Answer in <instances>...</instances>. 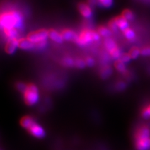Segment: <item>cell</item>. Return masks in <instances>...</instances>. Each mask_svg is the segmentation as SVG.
Instances as JSON below:
<instances>
[{
	"label": "cell",
	"mask_w": 150,
	"mask_h": 150,
	"mask_svg": "<svg viewBox=\"0 0 150 150\" xmlns=\"http://www.w3.org/2000/svg\"><path fill=\"white\" fill-rule=\"evenodd\" d=\"M18 39L17 38L8 39L4 46V51L8 54H12L15 52L18 46Z\"/></svg>",
	"instance_id": "obj_7"
},
{
	"label": "cell",
	"mask_w": 150,
	"mask_h": 150,
	"mask_svg": "<svg viewBox=\"0 0 150 150\" xmlns=\"http://www.w3.org/2000/svg\"><path fill=\"white\" fill-rule=\"evenodd\" d=\"M112 73V69L109 66L105 65L100 70V76L103 79L108 78Z\"/></svg>",
	"instance_id": "obj_17"
},
{
	"label": "cell",
	"mask_w": 150,
	"mask_h": 150,
	"mask_svg": "<svg viewBox=\"0 0 150 150\" xmlns=\"http://www.w3.org/2000/svg\"><path fill=\"white\" fill-rule=\"evenodd\" d=\"M62 64L66 67H74V59L69 56H65L62 59Z\"/></svg>",
	"instance_id": "obj_20"
},
{
	"label": "cell",
	"mask_w": 150,
	"mask_h": 150,
	"mask_svg": "<svg viewBox=\"0 0 150 150\" xmlns=\"http://www.w3.org/2000/svg\"><path fill=\"white\" fill-rule=\"evenodd\" d=\"M26 38L35 44L41 41L47 40L48 38V31L45 29H40L31 31L28 34Z\"/></svg>",
	"instance_id": "obj_5"
},
{
	"label": "cell",
	"mask_w": 150,
	"mask_h": 150,
	"mask_svg": "<svg viewBox=\"0 0 150 150\" xmlns=\"http://www.w3.org/2000/svg\"><path fill=\"white\" fill-rule=\"evenodd\" d=\"M123 35L124 36L126 37V39H128V40H132L133 39H134L135 38V33L134 31L131 29L130 28H128L125 29L124 31H123Z\"/></svg>",
	"instance_id": "obj_21"
},
{
	"label": "cell",
	"mask_w": 150,
	"mask_h": 150,
	"mask_svg": "<svg viewBox=\"0 0 150 150\" xmlns=\"http://www.w3.org/2000/svg\"><path fill=\"white\" fill-rule=\"evenodd\" d=\"M141 54L143 56H150V47H146L141 50Z\"/></svg>",
	"instance_id": "obj_32"
},
{
	"label": "cell",
	"mask_w": 150,
	"mask_h": 150,
	"mask_svg": "<svg viewBox=\"0 0 150 150\" xmlns=\"http://www.w3.org/2000/svg\"><path fill=\"white\" fill-rule=\"evenodd\" d=\"M128 54H129L131 59H137L141 54V50L138 47L134 46L129 50Z\"/></svg>",
	"instance_id": "obj_22"
},
{
	"label": "cell",
	"mask_w": 150,
	"mask_h": 150,
	"mask_svg": "<svg viewBox=\"0 0 150 150\" xmlns=\"http://www.w3.org/2000/svg\"><path fill=\"white\" fill-rule=\"evenodd\" d=\"M96 31L98 32V33L100 35V36L104 37L105 38H110L112 33L108 28L103 25H100L98 26L97 28Z\"/></svg>",
	"instance_id": "obj_16"
},
{
	"label": "cell",
	"mask_w": 150,
	"mask_h": 150,
	"mask_svg": "<svg viewBox=\"0 0 150 150\" xmlns=\"http://www.w3.org/2000/svg\"><path fill=\"white\" fill-rule=\"evenodd\" d=\"M47 45V40H44L35 44V48L38 50H42L45 48Z\"/></svg>",
	"instance_id": "obj_28"
},
{
	"label": "cell",
	"mask_w": 150,
	"mask_h": 150,
	"mask_svg": "<svg viewBox=\"0 0 150 150\" xmlns=\"http://www.w3.org/2000/svg\"><path fill=\"white\" fill-rule=\"evenodd\" d=\"M61 34L62 35L63 40L65 41H71L76 42L78 36V35L73 30L68 29V28L64 29L61 32Z\"/></svg>",
	"instance_id": "obj_10"
},
{
	"label": "cell",
	"mask_w": 150,
	"mask_h": 150,
	"mask_svg": "<svg viewBox=\"0 0 150 150\" xmlns=\"http://www.w3.org/2000/svg\"><path fill=\"white\" fill-rule=\"evenodd\" d=\"M3 31L6 36L8 38V39L16 38L18 35V29H16V28H8V29L3 30Z\"/></svg>",
	"instance_id": "obj_18"
},
{
	"label": "cell",
	"mask_w": 150,
	"mask_h": 150,
	"mask_svg": "<svg viewBox=\"0 0 150 150\" xmlns=\"http://www.w3.org/2000/svg\"><path fill=\"white\" fill-rule=\"evenodd\" d=\"M84 61H85L86 66L88 67H93L94 64L95 63V60H94L93 58L90 57V56H87V57H86V58L84 59Z\"/></svg>",
	"instance_id": "obj_30"
},
{
	"label": "cell",
	"mask_w": 150,
	"mask_h": 150,
	"mask_svg": "<svg viewBox=\"0 0 150 150\" xmlns=\"http://www.w3.org/2000/svg\"><path fill=\"white\" fill-rule=\"evenodd\" d=\"M0 23L2 30L8 28H16L18 30L22 26L23 17L17 11H6L1 13Z\"/></svg>",
	"instance_id": "obj_1"
},
{
	"label": "cell",
	"mask_w": 150,
	"mask_h": 150,
	"mask_svg": "<svg viewBox=\"0 0 150 150\" xmlns=\"http://www.w3.org/2000/svg\"><path fill=\"white\" fill-rule=\"evenodd\" d=\"M135 147L137 150H148L150 148V138L135 140Z\"/></svg>",
	"instance_id": "obj_11"
},
{
	"label": "cell",
	"mask_w": 150,
	"mask_h": 150,
	"mask_svg": "<svg viewBox=\"0 0 150 150\" xmlns=\"http://www.w3.org/2000/svg\"><path fill=\"white\" fill-rule=\"evenodd\" d=\"M23 100L27 106H31L36 104L40 98L39 90L35 84H27L26 88L23 93Z\"/></svg>",
	"instance_id": "obj_2"
},
{
	"label": "cell",
	"mask_w": 150,
	"mask_h": 150,
	"mask_svg": "<svg viewBox=\"0 0 150 150\" xmlns=\"http://www.w3.org/2000/svg\"><path fill=\"white\" fill-rule=\"evenodd\" d=\"M142 116L144 119L150 118V105L143 110L142 111Z\"/></svg>",
	"instance_id": "obj_27"
},
{
	"label": "cell",
	"mask_w": 150,
	"mask_h": 150,
	"mask_svg": "<svg viewBox=\"0 0 150 150\" xmlns=\"http://www.w3.org/2000/svg\"><path fill=\"white\" fill-rule=\"evenodd\" d=\"M150 138V129L146 126H142L135 133V140Z\"/></svg>",
	"instance_id": "obj_9"
},
{
	"label": "cell",
	"mask_w": 150,
	"mask_h": 150,
	"mask_svg": "<svg viewBox=\"0 0 150 150\" xmlns=\"http://www.w3.org/2000/svg\"><path fill=\"white\" fill-rule=\"evenodd\" d=\"M35 120L33 118V117L31 116H23V117H21V118L20 120V125L22 128L26 129Z\"/></svg>",
	"instance_id": "obj_14"
},
{
	"label": "cell",
	"mask_w": 150,
	"mask_h": 150,
	"mask_svg": "<svg viewBox=\"0 0 150 150\" xmlns=\"http://www.w3.org/2000/svg\"><path fill=\"white\" fill-rule=\"evenodd\" d=\"M26 85H27V84H25L24 83H23V82H18L16 84V87L18 90L23 93V92H24V91L25 90L26 88Z\"/></svg>",
	"instance_id": "obj_31"
},
{
	"label": "cell",
	"mask_w": 150,
	"mask_h": 150,
	"mask_svg": "<svg viewBox=\"0 0 150 150\" xmlns=\"http://www.w3.org/2000/svg\"><path fill=\"white\" fill-rule=\"evenodd\" d=\"M108 28H109L111 32H116L117 30H118V27H117V25L116 24V22H115V18H112L111 20H110L108 23Z\"/></svg>",
	"instance_id": "obj_26"
},
{
	"label": "cell",
	"mask_w": 150,
	"mask_h": 150,
	"mask_svg": "<svg viewBox=\"0 0 150 150\" xmlns=\"http://www.w3.org/2000/svg\"><path fill=\"white\" fill-rule=\"evenodd\" d=\"M104 46L105 49L108 51V53L116 48L117 47H118L116 42L110 38H105L104 41Z\"/></svg>",
	"instance_id": "obj_15"
},
{
	"label": "cell",
	"mask_w": 150,
	"mask_h": 150,
	"mask_svg": "<svg viewBox=\"0 0 150 150\" xmlns=\"http://www.w3.org/2000/svg\"><path fill=\"white\" fill-rule=\"evenodd\" d=\"M115 20L117 27L122 31L128 28V20H126L122 15H119L115 17Z\"/></svg>",
	"instance_id": "obj_13"
},
{
	"label": "cell",
	"mask_w": 150,
	"mask_h": 150,
	"mask_svg": "<svg viewBox=\"0 0 150 150\" xmlns=\"http://www.w3.org/2000/svg\"><path fill=\"white\" fill-rule=\"evenodd\" d=\"M97 3L103 8H109L113 4V0H97Z\"/></svg>",
	"instance_id": "obj_24"
},
{
	"label": "cell",
	"mask_w": 150,
	"mask_h": 150,
	"mask_svg": "<svg viewBox=\"0 0 150 150\" xmlns=\"http://www.w3.org/2000/svg\"><path fill=\"white\" fill-rule=\"evenodd\" d=\"M114 66L115 69L118 71V72L120 73H123L126 71V66L125 63H123L122 61L120 59H116L115 63H114Z\"/></svg>",
	"instance_id": "obj_19"
},
{
	"label": "cell",
	"mask_w": 150,
	"mask_h": 150,
	"mask_svg": "<svg viewBox=\"0 0 150 150\" xmlns=\"http://www.w3.org/2000/svg\"><path fill=\"white\" fill-rule=\"evenodd\" d=\"M97 0H88V4L91 6H94L96 3Z\"/></svg>",
	"instance_id": "obj_33"
},
{
	"label": "cell",
	"mask_w": 150,
	"mask_h": 150,
	"mask_svg": "<svg viewBox=\"0 0 150 150\" xmlns=\"http://www.w3.org/2000/svg\"><path fill=\"white\" fill-rule=\"evenodd\" d=\"M18 48L23 50H31L35 48V43H33L27 38H21L18 39Z\"/></svg>",
	"instance_id": "obj_8"
},
{
	"label": "cell",
	"mask_w": 150,
	"mask_h": 150,
	"mask_svg": "<svg viewBox=\"0 0 150 150\" xmlns=\"http://www.w3.org/2000/svg\"><path fill=\"white\" fill-rule=\"evenodd\" d=\"M100 37L97 31L85 29L78 35L75 43L80 46H85L93 41H98L100 40Z\"/></svg>",
	"instance_id": "obj_3"
},
{
	"label": "cell",
	"mask_w": 150,
	"mask_h": 150,
	"mask_svg": "<svg viewBox=\"0 0 150 150\" xmlns=\"http://www.w3.org/2000/svg\"><path fill=\"white\" fill-rule=\"evenodd\" d=\"M78 10L84 18H90L93 15V11L91 6L88 3L80 2L78 4Z\"/></svg>",
	"instance_id": "obj_6"
},
{
	"label": "cell",
	"mask_w": 150,
	"mask_h": 150,
	"mask_svg": "<svg viewBox=\"0 0 150 150\" xmlns=\"http://www.w3.org/2000/svg\"><path fill=\"white\" fill-rule=\"evenodd\" d=\"M26 130L32 137L37 139H42L46 136V132L43 126L38 123L36 120L33 122Z\"/></svg>",
	"instance_id": "obj_4"
},
{
	"label": "cell",
	"mask_w": 150,
	"mask_h": 150,
	"mask_svg": "<svg viewBox=\"0 0 150 150\" xmlns=\"http://www.w3.org/2000/svg\"><path fill=\"white\" fill-rule=\"evenodd\" d=\"M131 57L129 54L128 53H121L120 57L119 58V59H120L121 61H122L123 63H128L129 62V61L131 60Z\"/></svg>",
	"instance_id": "obj_29"
},
{
	"label": "cell",
	"mask_w": 150,
	"mask_h": 150,
	"mask_svg": "<svg viewBox=\"0 0 150 150\" xmlns=\"http://www.w3.org/2000/svg\"><path fill=\"white\" fill-rule=\"evenodd\" d=\"M48 31V38L53 41L54 42H56L57 43H62L64 41L62 35L61 34V33H59L58 31H56L54 29H50Z\"/></svg>",
	"instance_id": "obj_12"
},
{
	"label": "cell",
	"mask_w": 150,
	"mask_h": 150,
	"mask_svg": "<svg viewBox=\"0 0 150 150\" xmlns=\"http://www.w3.org/2000/svg\"><path fill=\"white\" fill-rule=\"evenodd\" d=\"M121 15L123 16L126 20L128 21H131L133 20L134 18V14L131 11L130 9H125L121 13Z\"/></svg>",
	"instance_id": "obj_23"
},
{
	"label": "cell",
	"mask_w": 150,
	"mask_h": 150,
	"mask_svg": "<svg viewBox=\"0 0 150 150\" xmlns=\"http://www.w3.org/2000/svg\"><path fill=\"white\" fill-rule=\"evenodd\" d=\"M86 66L85 61L81 58H76L74 59V67L78 69H83Z\"/></svg>",
	"instance_id": "obj_25"
}]
</instances>
